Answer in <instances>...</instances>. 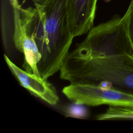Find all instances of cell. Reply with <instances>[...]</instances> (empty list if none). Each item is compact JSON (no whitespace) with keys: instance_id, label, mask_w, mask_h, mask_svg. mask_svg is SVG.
<instances>
[{"instance_id":"cell-3","label":"cell","mask_w":133,"mask_h":133,"mask_svg":"<svg viewBox=\"0 0 133 133\" xmlns=\"http://www.w3.org/2000/svg\"><path fill=\"white\" fill-rule=\"evenodd\" d=\"M81 57L105 56L127 53L131 50L127 37L124 16L116 15L87 33L85 38L70 51Z\"/></svg>"},{"instance_id":"cell-1","label":"cell","mask_w":133,"mask_h":133,"mask_svg":"<svg viewBox=\"0 0 133 133\" xmlns=\"http://www.w3.org/2000/svg\"><path fill=\"white\" fill-rule=\"evenodd\" d=\"M34 5L21 7L20 18L40 54L39 75L47 80L60 71L74 37L68 24L66 0H46Z\"/></svg>"},{"instance_id":"cell-11","label":"cell","mask_w":133,"mask_h":133,"mask_svg":"<svg viewBox=\"0 0 133 133\" xmlns=\"http://www.w3.org/2000/svg\"><path fill=\"white\" fill-rule=\"evenodd\" d=\"M34 4H43L46 2V0H31Z\"/></svg>"},{"instance_id":"cell-10","label":"cell","mask_w":133,"mask_h":133,"mask_svg":"<svg viewBox=\"0 0 133 133\" xmlns=\"http://www.w3.org/2000/svg\"><path fill=\"white\" fill-rule=\"evenodd\" d=\"M10 5L13 8H20L21 6L19 4L18 0H9Z\"/></svg>"},{"instance_id":"cell-7","label":"cell","mask_w":133,"mask_h":133,"mask_svg":"<svg viewBox=\"0 0 133 133\" xmlns=\"http://www.w3.org/2000/svg\"><path fill=\"white\" fill-rule=\"evenodd\" d=\"M4 57L10 70L22 87L49 104L54 105L58 103L59 98L55 87L51 83L21 69L6 55Z\"/></svg>"},{"instance_id":"cell-8","label":"cell","mask_w":133,"mask_h":133,"mask_svg":"<svg viewBox=\"0 0 133 133\" xmlns=\"http://www.w3.org/2000/svg\"><path fill=\"white\" fill-rule=\"evenodd\" d=\"M96 119L98 121L133 120V108L109 106L104 113L98 115Z\"/></svg>"},{"instance_id":"cell-2","label":"cell","mask_w":133,"mask_h":133,"mask_svg":"<svg viewBox=\"0 0 133 133\" xmlns=\"http://www.w3.org/2000/svg\"><path fill=\"white\" fill-rule=\"evenodd\" d=\"M60 77L70 84L108 82L114 88L133 93V56L125 53L81 57L69 52L60 68Z\"/></svg>"},{"instance_id":"cell-5","label":"cell","mask_w":133,"mask_h":133,"mask_svg":"<svg viewBox=\"0 0 133 133\" xmlns=\"http://www.w3.org/2000/svg\"><path fill=\"white\" fill-rule=\"evenodd\" d=\"M13 8L14 30L12 39L17 49L23 54V69L26 72L41 77L37 63L41 59V55L34 39L27 33L20 15V9Z\"/></svg>"},{"instance_id":"cell-4","label":"cell","mask_w":133,"mask_h":133,"mask_svg":"<svg viewBox=\"0 0 133 133\" xmlns=\"http://www.w3.org/2000/svg\"><path fill=\"white\" fill-rule=\"evenodd\" d=\"M62 93L70 101L77 104L88 106L108 105L133 108V93L114 87L85 83L70 84Z\"/></svg>"},{"instance_id":"cell-9","label":"cell","mask_w":133,"mask_h":133,"mask_svg":"<svg viewBox=\"0 0 133 133\" xmlns=\"http://www.w3.org/2000/svg\"><path fill=\"white\" fill-rule=\"evenodd\" d=\"M124 16L127 37L133 56V0H131L128 8Z\"/></svg>"},{"instance_id":"cell-6","label":"cell","mask_w":133,"mask_h":133,"mask_svg":"<svg viewBox=\"0 0 133 133\" xmlns=\"http://www.w3.org/2000/svg\"><path fill=\"white\" fill-rule=\"evenodd\" d=\"M98 0H66L68 24L74 37L87 33L94 26Z\"/></svg>"}]
</instances>
